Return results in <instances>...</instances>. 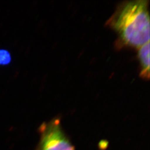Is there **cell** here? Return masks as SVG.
I'll return each mask as SVG.
<instances>
[{"label":"cell","instance_id":"1","mask_svg":"<svg viewBox=\"0 0 150 150\" xmlns=\"http://www.w3.org/2000/svg\"><path fill=\"white\" fill-rule=\"evenodd\" d=\"M148 1H125L117 7L106 24L115 30L124 45L139 49L150 42Z\"/></svg>","mask_w":150,"mask_h":150},{"label":"cell","instance_id":"2","mask_svg":"<svg viewBox=\"0 0 150 150\" xmlns=\"http://www.w3.org/2000/svg\"><path fill=\"white\" fill-rule=\"evenodd\" d=\"M38 130L40 137L35 150H75L58 118L43 122Z\"/></svg>","mask_w":150,"mask_h":150},{"label":"cell","instance_id":"3","mask_svg":"<svg viewBox=\"0 0 150 150\" xmlns=\"http://www.w3.org/2000/svg\"><path fill=\"white\" fill-rule=\"evenodd\" d=\"M141 66L140 76L145 79L150 78V42L139 47L138 52Z\"/></svg>","mask_w":150,"mask_h":150},{"label":"cell","instance_id":"4","mask_svg":"<svg viewBox=\"0 0 150 150\" xmlns=\"http://www.w3.org/2000/svg\"><path fill=\"white\" fill-rule=\"evenodd\" d=\"M12 56L8 50L4 49H0V66H6L12 61Z\"/></svg>","mask_w":150,"mask_h":150}]
</instances>
